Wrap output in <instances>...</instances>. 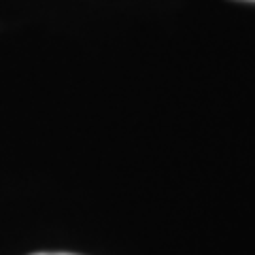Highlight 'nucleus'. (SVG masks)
Here are the masks:
<instances>
[{
  "label": "nucleus",
  "instance_id": "f257e3e1",
  "mask_svg": "<svg viewBox=\"0 0 255 255\" xmlns=\"http://www.w3.org/2000/svg\"><path fill=\"white\" fill-rule=\"evenodd\" d=\"M34 255H73V253H34Z\"/></svg>",
  "mask_w": 255,
  "mask_h": 255
},
{
  "label": "nucleus",
  "instance_id": "f03ea898",
  "mask_svg": "<svg viewBox=\"0 0 255 255\" xmlns=\"http://www.w3.org/2000/svg\"><path fill=\"white\" fill-rule=\"evenodd\" d=\"M253 2H255V0H253Z\"/></svg>",
  "mask_w": 255,
  "mask_h": 255
}]
</instances>
